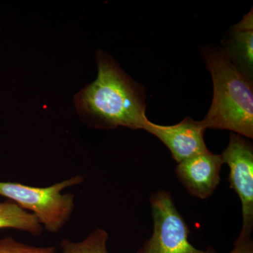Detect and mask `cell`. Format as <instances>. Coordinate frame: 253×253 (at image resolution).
Wrapping results in <instances>:
<instances>
[{
    "mask_svg": "<svg viewBox=\"0 0 253 253\" xmlns=\"http://www.w3.org/2000/svg\"><path fill=\"white\" fill-rule=\"evenodd\" d=\"M15 229L32 235H42L44 228L36 216L7 200L0 203V229Z\"/></svg>",
    "mask_w": 253,
    "mask_h": 253,
    "instance_id": "9",
    "label": "cell"
},
{
    "mask_svg": "<svg viewBox=\"0 0 253 253\" xmlns=\"http://www.w3.org/2000/svg\"><path fill=\"white\" fill-rule=\"evenodd\" d=\"M228 253H253L252 238L241 241L236 240L234 249Z\"/></svg>",
    "mask_w": 253,
    "mask_h": 253,
    "instance_id": "12",
    "label": "cell"
},
{
    "mask_svg": "<svg viewBox=\"0 0 253 253\" xmlns=\"http://www.w3.org/2000/svg\"><path fill=\"white\" fill-rule=\"evenodd\" d=\"M144 129L162 141L177 163L208 150L204 141V133L207 129L202 121L188 117L177 124L164 126L147 120Z\"/></svg>",
    "mask_w": 253,
    "mask_h": 253,
    "instance_id": "6",
    "label": "cell"
},
{
    "mask_svg": "<svg viewBox=\"0 0 253 253\" xmlns=\"http://www.w3.org/2000/svg\"><path fill=\"white\" fill-rule=\"evenodd\" d=\"M109 239L107 231L97 228L80 242L63 239L61 253H109L106 244Z\"/></svg>",
    "mask_w": 253,
    "mask_h": 253,
    "instance_id": "10",
    "label": "cell"
},
{
    "mask_svg": "<svg viewBox=\"0 0 253 253\" xmlns=\"http://www.w3.org/2000/svg\"><path fill=\"white\" fill-rule=\"evenodd\" d=\"M96 56L97 78L75 96L78 114L93 127L144 129L148 120L144 88L109 54L99 51Z\"/></svg>",
    "mask_w": 253,
    "mask_h": 253,
    "instance_id": "1",
    "label": "cell"
},
{
    "mask_svg": "<svg viewBox=\"0 0 253 253\" xmlns=\"http://www.w3.org/2000/svg\"><path fill=\"white\" fill-rule=\"evenodd\" d=\"M0 253H58L54 247H38L23 244L12 237L0 240Z\"/></svg>",
    "mask_w": 253,
    "mask_h": 253,
    "instance_id": "11",
    "label": "cell"
},
{
    "mask_svg": "<svg viewBox=\"0 0 253 253\" xmlns=\"http://www.w3.org/2000/svg\"><path fill=\"white\" fill-rule=\"evenodd\" d=\"M202 53L212 76L214 94L201 121L206 129H227L253 139V83L238 71L222 49L211 46Z\"/></svg>",
    "mask_w": 253,
    "mask_h": 253,
    "instance_id": "2",
    "label": "cell"
},
{
    "mask_svg": "<svg viewBox=\"0 0 253 253\" xmlns=\"http://www.w3.org/2000/svg\"><path fill=\"white\" fill-rule=\"evenodd\" d=\"M83 181V176L77 175L47 187L0 181V195L34 214L45 230L57 233L69 221L75 208V195L62 191Z\"/></svg>",
    "mask_w": 253,
    "mask_h": 253,
    "instance_id": "3",
    "label": "cell"
},
{
    "mask_svg": "<svg viewBox=\"0 0 253 253\" xmlns=\"http://www.w3.org/2000/svg\"><path fill=\"white\" fill-rule=\"evenodd\" d=\"M150 205L154 221L152 235L136 253H216L212 248L202 251L190 244L189 226L169 191L161 189L154 193Z\"/></svg>",
    "mask_w": 253,
    "mask_h": 253,
    "instance_id": "4",
    "label": "cell"
},
{
    "mask_svg": "<svg viewBox=\"0 0 253 253\" xmlns=\"http://www.w3.org/2000/svg\"><path fill=\"white\" fill-rule=\"evenodd\" d=\"M221 157L229 166L230 187L242 206L243 225L238 241L251 238L253 230V147L244 136L232 133Z\"/></svg>",
    "mask_w": 253,
    "mask_h": 253,
    "instance_id": "5",
    "label": "cell"
},
{
    "mask_svg": "<svg viewBox=\"0 0 253 253\" xmlns=\"http://www.w3.org/2000/svg\"><path fill=\"white\" fill-rule=\"evenodd\" d=\"M221 155L209 150L178 163L176 177L191 196L206 199L212 196L220 181Z\"/></svg>",
    "mask_w": 253,
    "mask_h": 253,
    "instance_id": "7",
    "label": "cell"
},
{
    "mask_svg": "<svg viewBox=\"0 0 253 253\" xmlns=\"http://www.w3.org/2000/svg\"><path fill=\"white\" fill-rule=\"evenodd\" d=\"M223 51L246 79L252 83L253 72V9L231 28Z\"/></svg>",
    "mask_w": 253,
    "mask_h": 253,
    "instance_id": "8",
    "label": "cell"
}]
</instances>
